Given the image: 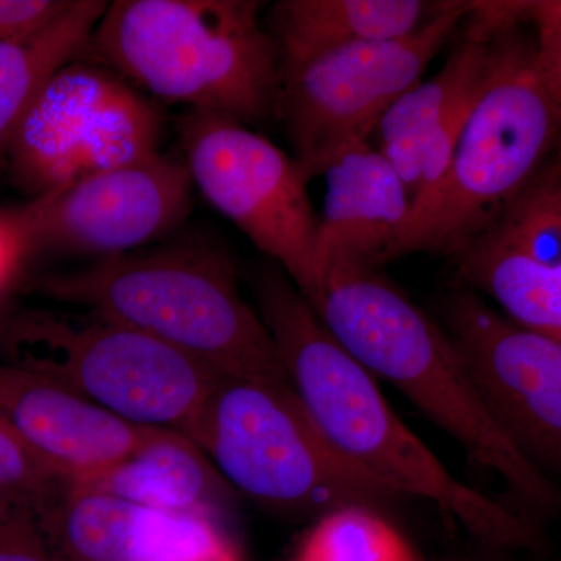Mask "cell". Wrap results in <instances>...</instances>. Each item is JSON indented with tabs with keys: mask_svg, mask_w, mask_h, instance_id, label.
<instances>
[{
	"mask_svg": "<svg viewBox=\"0 0 561 561\" xmlns=\"http://www.w3.org/2000/svg\"><path fill=\"white\" fill-rule=\"evenodd\" d=\"M451 260L457 286L561 343V142L512 205Z\"/></svg>",
	"mask_w": 561,
	"mask_h": 561,
	"instance_id": "cell-13",
	"label": "cell"
},
{
	"mask_svg": "<svg viewBox=\"0 0 561 561\" xmlns=\"http://www.w3.org/2000/svg\"><path fill=\"white\" fill-rule=\"evenodd\" d=\"M467 20V35L440 72L404 92L378 127L379 151L398 173L411 198L419 190L427 140L454 103L485 76L491 35L511 18L497 16L472 3Z\"/></svg>",
	"mask_w": 561,
	"mask_h": 561,
	"instance_id": "cell-17",
	"label": "cell"
},
{
	"mask_svg": "<svg viewBox=\"0 0 561 561\" xmlns=\"http://www.w3.org/2000/svg\"><path fill=\"white\" fill-rule=\"evenodd\" d=\"M172 515L69 482L38 523L61 561H140L164 537Z\"/></svg>",
	"mask_w": 561,
	"mask_h": 561,
	"instance_id": "cell-18",
	"label": "cell"
},
{
	"mask_svg": "<svg viewBox=\"0 0 561 561\" xmlns=\"http://www.w3.org/2000/svg\"><path fill=\"white\" fill-rule=\"evenodd\" d=\"M69 482L65 471L0 419V513L24 511L43 518Z\"/></svg>",
	"mask_w": 561,
	"mask_h": 561,
	"instance_id": "cell-22",
	"label": "cell"
},
{
	"mask_svg": "<svg viewBox=\"0 0 561 561\" xmlns=\"http://www.w3.org/2000/svg\"><path fill=\"white\" fill-rule=\"evenodd\" d=\"M47 297L101 313L232 378L291 383L261 316L243 300L234 262L201 242L105 257L41 279Z\"/></svg>",
	"mask_w": 561,
	"mask_h": 561,
	"instance_id": "cell-3",
	"label": "cell"
},
{
	"mask_svg": "<svg viewBox=\"0 0 561 561\" xmlns=\"http://www.w3.org/2000/svg\"><path fill=\"white\" fill-rule=\"evenodd\" d=\"M161 111L131 83L80 58L44 84L14 135V180L43 197L160 153Z\"/></svg>",
	"mask_w": 561,
	"mask_h": 561,
	"instance_id": "cell-10",
	"label": "cell"
},
{
	"mask_svg": "<svg viewBox=\"0 0 561 561\" xmlns=\"http://www.w3.org/2000/svg\"><path fill=\"white\" fill-rule=\"evenodd\" d=\"M256 298L291 386L345 459L400 496L434 502L486 551H541L540 526L454 478L390 408L375 376L332 337L286 273L262 272Z\"/></svg>",
	"mask_w": 561,
	"mask_h": 561,
	"instance_id": "cell-1",
	"label": "cell"
},
{
	"mask_svg": "<svg viewBox=\"0 0 561 561\" xmlns=\"http://www.w3.org/2000/svg\"><path fill=\"white\" fill-rule=\"evenodd\" d=\"M321 323L376 379H383L496 472L538 524L561 513V490L505 437L451 339L375 267L328 268L311 306Z\"/></svg>",
	"mask_w": 561,
	"mask_h": 561,
	"instance_id": "cell-2",
	"label": "cell"
},
{
	"mask_svg": "<svg viewBox=\"0 0 561 561\" xmlns=\"http://www.w3.org/2000/svg\"><path fill=\"white\" fill-rule=\"evenodd\" d=\"M201 449L175 431L108 470L70 479L81 490L102 491L142 507L169 513L206 512L227 483Z\"/></svg>",
	"mask_w": 561,
	"mask_h": 561,
	"instance_id": "cell-19",
	"label": "cell"
},
{
	"mask_svg": "<svg viewBox=\"0 0 561 561\" xmlns=\"http://www.w3.org/2000/svg\"><path fill=\"white\" fill-rule=\"evenodd\" d=\"M478 561H508V559H505V552L486 551L485 556Z\"/></svg>",
	"mask_w": 561,
	"mask_h": 561,
	"instance_id": "cell-28",
	"label": "cell"
},
{
	"mask_svg": "<svg viewBox=\"0 0 561 561\" xmlns=\"http://www.w3.org/2000/svg\"><path fill=\"white\" fill-rule=\"evenodd\" d=\"M448 5L423 0H280L271 9L267 28L280 83L328 51L409 35Z\"/></svg>",
	"mask_w": 561,
	"mask_h": 561,
	"instance_id": "cell-16",
	"label": "cell"
},
{
	"mask_svg": "<svg viewBox=\"0 0 561 561\" xmlns=\"http://www.w3.org/2000/svg\"><path fill=\"white\" fill-rule=\"evenodd\" d=\"M183 435L224 481L284 515L378 511L400 496L327 440L291 383L221 376Z\"/></svg>",
	"mask_w": 561,
	"mask_h": 561,
	"instance_id": "cell-6",
	"label": "cell"
},
{
	"mask_svg": "<svg viewBox=\"0 0 561 561\" xmlns=\"http://www.w3.org/2000/svg\"><path fill=\"white\" fill-rule=\"evenodd\" d=\"M31 253V227L25 208L0 210V291L9 286Z\"/></svg>",
	"mask_w": 561,
	"mask_h": 561,
	"instance_id": "cell-27",
	"label": "cell"
},
{
	"mask_svg": "<svg viewBox=\"0 0 561 561\" xmlns=\"http://www.w3.org/2000/svg\"><path fill=\"white\" fill-rule=\"evenodd\" d=\"M542 79L561 108V0L530 2L527 13Z\"/></svg>",
	"mask_w": 561,
	"mask_h": 561,
	"instance_id": "cell-24",
	"label": "cell"
},
{
	"mask_svg": "<svg viewBox=\"0 0 561 561\" xmlns=\"http://www.w3.org/2000/svg\"><path fill=\"white\" fill-rule=\"evenodd\" d=\"M192 184L186 162L161 153L95 173L25 206L32 249L102 260L131 253L183 224Z\"/></svg>",
	"mask_w": 561,
	"mask_h": 561,
	"instance_id": "cell-12",
	"label": "cell"
},
{
	"mask_svg": "<svg viewBox=\"0 0 561 561\" xmlns=\"http://www.w3.org/2000/svg\"><path fill=\"white\" fill-rule=\"evenodd\" d=\"M253 0H116L84 58L165 102L260 124L278 114L275 46Z\"/></svg>",
	"mask_w": 561,
	"mask_h": 561,
	"instance_id": "cell-4",
	"label": "cell"
},
{
	"mask_svg": "<svg viewBox=\"0 0 561 561\" xmlns=\"http://www.w3.org/2000/svg\"><path fill=\"white\" fill-rule=\"evenodd\" d=\"M140 561H239L234 546L206 512L173 513L164 537Z\"/></svg>",
	"mask_w": 561,
	"mask_h": 561,
	"instance_id": "cell-23",
	"label": "cell"
},
{
	"mask_svg": "<svg viewBox=\"0 0 561 561\" xmlns=\"http://www.w3.org/2000/svg\"><path fill=\"white\" fill-rule=\"evenodd\" d=\"M526 21L494 28L485 79L448 172L411 214L386 264L413 253L454 256L512 205L560 146L561 108L542 79Z\"/></svg>",
	"mask_w": 561,
	"mask_h": 561,
	"instance_id": "cell-5",
	"label": "cell"
},
{
	"mask_svg": "<svg viewBox=\"0 0 561 561\" xmlns=\"http://www.w3.org/2000/svg\"><path fill=\"white\" fill-rule=\"evenodd\" d=\"M9 362L122 420L184 434L221 378L194 357L101 313L25 312L2 331Z\"/></svg>",
	"mask_w": 561,
	"mask_h": 561,
	"instance_id": "cell-7",
	"label": "cell"
},
{
	"mask_svg": "<svg viewBox=\"0 0 561 561\" xmlns=\"http://www.w3.org/2000/svg\"><path fill=\"white\" fill-rule=\"evenodd\" d=\"M0 561H61L31 512L0 513Z\"/></svg>",
	"mask_w": 561,
	"mask_h": 561,
	"instance_id": "cell-25",
	"label": "cell"
},
{
	"mask_svg": "<svg viewBox=\"0 0 561 561\" xmlns=\"http://www.w3.org/2000/svg\"><path fill=\"white\" fill-rule=\"evenodd\" d=\"M295 561H421L419 553L373 508L327 513L302 538Z\"/></svg>",
	"mask_w": 561,
	"mask_h": 561,
	"instance_id": "cell-21",
	"label": "cell"
},
{
	"mask_svg": "<svg viewBox=\"0 0 561 561\" xmlns=\"http://www.w3.org/2000/svg\"><path fill=\"white\" fill-rule=\"evenodd\" d=\"M108 3L72 0L38 31L0 43V161L44 84L62 66L84 58Z\"/></svg>",
	"mask_w": 561,
	"mask_h": 561,
	"instance_id": "cell-20",
	"label": "cell"
},
{
	"mask_svg": "<svg viewBox=\"0 0 561 561\" xmlns=\"http://www.w3.org/2000/svg\"><path fill=\"white\" fill-rule=\"evenodd\" d=\"M442 313L443 330L505 437L549 481L561 482V343L461 286L446 295Z\"/></svg>",
	"mask_w": 561,
	"mask_h": 561,
	"instance_id": "cell-11",
	"label": "cell"
},
{
	"mask_svg": "<svg viewBox=\"0 0 561 561\" xmlns=\"http://www.w3.org/2000/svg\"><path fill=\"white\" fill-rule=\"evenodd\" d=\"M471 9L472 2L454 0L409 35L328 51L280 83L276 117L309 180L323 175L343 150L368 142Z\"/></svg>",
	"mask_w": 561,
	"mask_h": 561,
	"instance_id": "cell-9",
	"label": "cell"
},
{
	"mask_svg": "<svg viewBox=\"0 0 561 561\" xmlns=\"http://www.w3.org/2000/svg\"><path fill=\"white\" fill-rule=\"evenodd\" d=\"M180 138L203 197L278 262L312 305L320 290L319 216L297 161L242 122L209 111H187Z\"/></svg>",
	"mask_w": 561,
	"mask_h": 561,
	"instance_id": "cell-8",
	"label": "cell"
},
{
	"mask_svg": "<svg viewBox=\"0 0 561 561\" xmlns=\"http://www.w3.org/2000/svg\"><path fill=\"white\" fill-rule=\"evenodd\" d=\"M323 175L328 187L317 241L320 287L324 272L334 265L382 267L408 224L412 203L390 162L368 142L343 150Z\"/></svg>",
	"mask_w": 561,
	"mask_h": 561,
	"instance_id": "cell-15",
	"label": "cell"
},
{
	"mask_svg": "<svg viewBox=\"0 0 561 561\" xmlns=\"http://www.w3.org/2000/svg\"><path fill=\"white\" fill-rule=\"evenodd\" d=\"M72 0H0V43L38 31Z\"/></svg>",
	"mask_w": 561,
	"mask_h": 561,
	"instance_id": "cell-26",
	"label": "cell"
},
{
	"mask_svg": "<svg viewBox=\"0 0 561 561\" xmlns=\"http://www.w3.org/2000/svg\"><path fill=\"white\" fill-rule=\"evenodd\" d=\"M0 419L70 479L108 470L168 431L122 420L9 360L0 362Z\"/></svg>",
	"mask_w": 561,
	"mask_h": 561,
	"instance_id": "cell-14",
	"label": "cell"
}]
</instances>
